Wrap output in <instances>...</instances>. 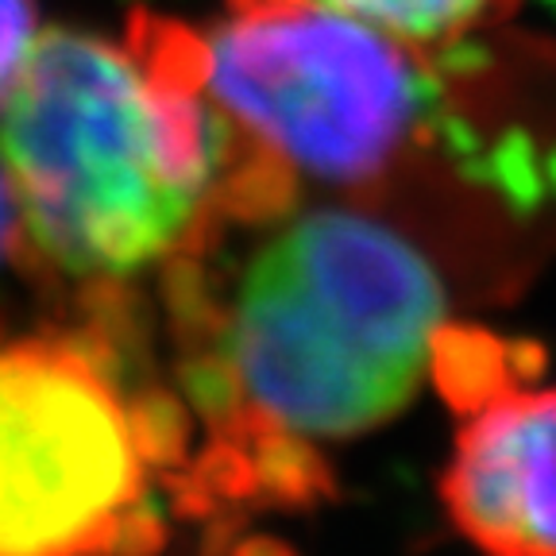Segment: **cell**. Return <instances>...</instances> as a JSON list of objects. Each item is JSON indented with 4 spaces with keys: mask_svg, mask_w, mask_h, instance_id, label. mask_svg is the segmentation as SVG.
<instances>
[{
    "mask_svg": "<svg viewBox=\"0 0 556 556\" xmlns=\"http://www.w3.org/2000/svg\"><path fill=\"white\" fill-rule=\"evenodd\" d=\"M236 124L201 89V35L143 20L131 47L35 39L0 109L20 248L70 278H131L208 232Z\"/></svg>",
    "mask_w": 556,
    "mask_h": 556,
    "instance_id": "1",
    "label": "cell"
},
{
    "mask_svg": "<svg viewBox=\"0 0 556 556\" xmlns=\"http://www.w3.org/2000/svg\"><path fill=\"white\" fill-rule=\"evenodd\" d=\"M441 329V278L406 236L356 208H313L252 252L193 391L240 437L236 452L340 441L414 399Z\"/></svg>",
    "mask_w": 556,
    "mask_h": 556,
    "instance_id": "2",
    "label": "cell"
},
{
    "mask_svg": "<svg viewBox=\"0 0 556 556\" xmlns=\"http://www.w3.org/2000/svg\"><path fill=\"white\" fill-rule=\"evenodd\" d=\"M201 89L255 148L332 186L382 178L433 104L421 47L325 0H228Z\"/></svg>",
    "mask_w": 556,
    "mask_h": 556,
    "instance_id": "3",
    "label": "cell"
},
{
    "mask_svg": "<svg viewBox=\"0 0 556 556\" xmlns=\"http://www.w3.org/2000/svg\"><path fill=\"white\" fill-rule=\"evenodd\" d=\"M159 441L74 344H0V556H136L155 545Z\"/></svg>",
    "mask_w": 556,
    "mask_h": 556,
    "instance_id": "4",
    "label": "cell"
},
{
    "mask_svg": "<svg viewBox=\"0 0 556 556\" xmlns=\"http://www.w3.org/2000/svg\"><path fill=\"white\" fill-rule=\"evenodd\" d=\"M441 503L483 556H556V387H514L471 409Z\"/></svg>",
    "mask_w": 556,
    "mask_h": 556,
    "instance_id": "5",
    "label": "cell"
},
{
    "mask_svg": "<svg viewBox=\"0 0 556 556\" xmlns=\"http://www.w3.org/2000/svg\"><path fill=\"white\" fill-rule=\"evenodd\" d=\"M409 47H441L510 16L518 0H325Z\"/></svg>",
    "mask_w": 556,
    "mask_h": 556,
    "instance_id": "6",
    "label": "cell"
},
{
    "mask_svg": "<svg viewBox=\"0 0 556 556\" xmlns=\"http://www.w3.org/2000/svg\"><path fill=\"white\" fill-rule=\"evenodd\" d=\"M35 39H39V35H35L31 0H0V109L9 101Z\"/></svg>",
    "mask_w": 556,
    "mask_h": 556,
    "instance_id": "7",
    "label": "cell"
},
{
    "mask_svg": "<svg viewBox=\"0 0 556 556\" xmlns=\"http://www.w3.org/2000/svg\"><path fill=\"white\" fill-rule=\"evenodd\" d=\"M20 248V228H16V205H12L9 178H4V166H0V263L9 260Z\"/></svg>",
    "mask_w": 556,
    "mask_h": 556,
    "instance_id": "8",
    "label": "cell"
}]
</instances>
